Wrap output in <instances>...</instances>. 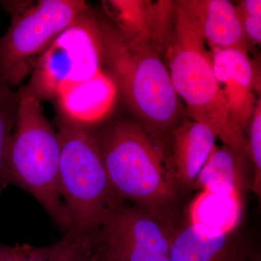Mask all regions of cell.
Returning a JSON list of instances; mask_svg holds the SVG:
<instances>
[{
	"label": "cell",
	"instance_id": "cell-1",
	"mask_svg": "<svg viewBox=\"0 0 261 261\" xmlns=\"http://www.w3.org/2000/svg\"><path fill=\"white\" fill-rule=\"evenodd\" d=\"M117 198L171 224H181L182 196L166 143L138 122L119 120L97 132Z\"/></svg>",
	"mask_w": 261,
	"mask_h": 261
},
{
	"label": "cell",
	"instance_id": "cell-2",
	"mask_svg": "<svg viewBox=\"0 0 261 261\" xmlns=\"http://www.w3.org/2000/svg\"><path fill=\"white\" fill-rule=\"evenodd\" d=\"M103 63L118 89L151 135L166 142L186 118L161 53L152 46L128 43L116 27L99 20Z\"/></svg>",
	"mask_w": 261,
	"mask_h": 261
},
{
	"label": "cell",
	"instance_id": "cell-3",
	"mask_svg": "<svg viewBox=\"0 0 261 261\" xmlns=\"http://www.w3.org/2000/svg\"><path fill=\"white\" fill-rule=\"evenodd\" d=\"M18 118L10 139L0 184L31 194L65 233L70 224L59 190L61 145L58 132L43 113L41 101L19 90Z\"/></svg>",
	"mask_w": 261,
	"mask_h": 261
},
{
	"label": "cell",
	"instance_id": "cell-4",
	"mask_svg": "<svg viewBox=\"0 0 261 261\" xmlns=\"http://www.w3.org/2000/svg\"><path fill=\"white\" fill-rule=\"evenodd\" d=\"M59 190L70 224V233L95 238L108 212L122 201L108 179L97 132L60 117Z\"/></svg>",
	"mask_w": 261,
	"mask_h": 261
},
{
	"label": "cell",
	"instance_id": "cell-5",
	"mask_svg": "<svg viewBox=\"0 0 261 261\" xmlns=\"http://www.w3.org/2000/svg\"><path fill=\"white\" fill-rule=\"evenodd\" d=\"M173 25L174 39L166 53L168 70L187 116L210 126L224 145L250 156L246 135L231 119L205 41L175 6Z\"/></svg>",
	"mask_w": 261,
	"mask_h": 261
},
{
	"label": "cell",
	"instance_id": "cell-6",
	"mask_svg": "<svg viewBox=\"0 0 261 261\" xmlns=\"http://www.w3.org/2000/svg\"><path fill=\"white\" fill-rule=\"evenodd\" d=\"M0 5L12 17L0 37V80L10 87L21 83L55 39L89 10L81 0H43L24 8L10 2Z\"/></svg>",
	"mask_w": 261,
	"mask_h": 261
},
{
	"label": "cell",
	"instance_id": "cell-7",
	"mask_svg": "<svg viewBox=\"0 0 261 261\" xmlns=\"http://www.w3.org/2000/svg\"><path fill=\"white\" fill-rule=\"evenodd\" d=\"M102 64L99 20L89 10L49 44L23 87L40 101L51 99L65 86L93 77Z\"/></svg>",
	"mask_w": 261,
	"mask_h": 261
},
{
	"label": "cell",
	"instance_id": "cell-8",
	"mask_svg": "<svg viewBox=\"0 0 261 261\" xmlns=\"http://www.w3.org/2000/svg\"><path fill=\"white\" fill-rule=\"evenodd\" d=\"M179 225L121 202L108 212L92 245L111 261H170Z\"/></svg>",
	"mask_w": 261,
	"mask_h": 261
},
{
	"label": "cell",
	"instance_id": "cell-9",
	"mask_svg": "<svg viewBox=\"0 0 261 261\" xmlns=\"http://www.w3.org/2000/svg\"><path fill=\"white\" fill-rule=\"evenodd\" d=\"M104 5L127 42L167 53L174 39L173 2L112 0Z\"/></svg>",
	"mask_w": 261,
	"mask_h": 261
},
{
	"label": "cell",
	"instance_id": "cell-10",
	"mask_svg": "<svg viewBox=\"0 0 261 261\" xmlns=\"http://www.w3.org/2000/svg\"><path fill=\"white\" fill-rule=\"evenodd\" d=\"M260 252L238 229L221 231L184 221L176 228L170 261H248Z\"/></svg>",
	"mask_w": 261,
	"mask_h": 261
},
{
	"label": "cell",
	"instance_id": "cell-11",
	"mask_svg": "<svg viewBox=\"0 0 261 261\" xmlns=\"http://www.w3.org/2000/svg\"><path fill=\"white\" fill-rule=\"evenodd\" d=\"M211 53L215 75L224 94L233 123L245 132L257 102L260 79L243 48L214 49Z\"/></svg>",
	"mask_w": 261,
	"mask_h": 261
},
{
	"label": "cell",
	"instance_id": "cell-12",
	"mask_svg": "<svg viewBox=\"0 0 261 261\" xmlns=\"http://www.w3.org/2000/svg\"><path fill=\"white\" fill-rule=\"evenodd\" d=\"M174 5L212 49L243 48L248 41L237 13L226 0H180Z\"/></svg>",
	"mask_w": 261,
	"mask_h": 261
},
{
	"label": "cell",
	"instance_id": "cell-13",
	"mask_svg": "<svg viewBox=\"0 0 261 261\" xmlns=\"http://www.w3.org/2000/svg\"><path fill=\"white\" fill-rule=\"evenodd\" d=\"M118 90L111 75L102 70L88 80L68 84L56 97L61 117L92 127L108 116L113 107Z\"/></svg>",
	"mask_w": 261,
	"mask_h": 261
},
{
	"label": "cell",
	"instance_id": "cell-14",
	"mask_svg": "<svg viewBox=\"0 0 261 261\" xmlns=\"http://www.w3.org/2000/svg\"><path fill=\"white\" fill-rule=\"evenodd\" d=\"M216 138L210 126L187 118L173 129L170 158L182 196L192 190L216 145Z\"/></svg>",
	"mask_w": 261,
	"mask_h": 261
},
{
	"label": "cell",
	"instance_id": "cell-15",
	"mask_svg": "<svg viewBox=\"0 0 261 261\" xmlns=\"http://www.w3.org/2000/svg\"><path fill=\"white\" fill-rule=\"evenodd\" d=\"M250 156L226 145H215L192 190L238 193L243 196L253 187Z\"/></svg>",
	"mask_w": 261,
	"mask_h": 261
},
{
	"label": "cell",
	"instance_id": "cell-16",
	"mask_svg": "<svg viewBox=\"0 0 261 261\" xmlns=\"http://www.w3.org/2000/svg\"><path fill=\"white\" fill-rule=\"evenodd\" d=\"M243 197L238 193L201 191L189 207L187 220L221 231L238 229L243 216Z\"/></svg>",
	"mask_w": 261,
	"mask_h": 261
},
{
	"label": "cell",
	"instance_id": "cell-17",
	"mask_svg": "<svg viewBox=\"0 0 261 261\" xmlns=\"http://www.w3.org/2000/svg\"><path fill=\"white\" fill-rule=\"evenodd\" d=\"M89 242L88 238L68 233L57 243L44 247L0 243V261H70Z\"/></svg>",
	"mask_w": 261,
	"mask_h": 261
},
{
	"label": "cell",
	"instance_id": "cell-18",
	"mask_svg": "<svg viewBox=\"0 0 261 261\" xmlns=\"http://www.w3.org/2000/svg\"><path fill=\"white\" fill-rule=\"evenodd\" d=\"M19 107V93L0 80V178L10 139L14 132Z\"/></svg>",
	"mask_w": 261,
	"mask_h": 261
},
{
	"label": "cell",
	"instance_id": "cell-19",
	"mask_svg": "<svg viewBox=\"0 0 261 261\" xmlns=\"http://www.w3.org/2000/svg\"><path fill=\"white\" fill-rule=\"evenodd\" d=\"M249 152L254 171L252 191L260 198L261 193V102L259 99L248 124Z\"/></svg>",
	"mask_w": 261,
	"mask_h": 261
},
{
	"label": "cell",
	"instance_id": "cell-20",
	"mask_svg": "<svg viewBox=\"0 0 261 261\" xmlns=\"http://www.w3.org/2000/svg\"><path fill=\"white\" fill-rule=\"evenodd\" d=\"M247 40L255 44L261 42V16L237 11Z\"/></svg>",
	"mask_w": 261,
	"mask_h": 261
},
{
	"label": "cell",
	"instance_id": "cell-21",
	"mask_svg": "<svg viewBox=\"0 0 261 261\" xmlns=\"http://www.w3.org/2000/svg\"><path fill=\"white\" fill-rule=\"evenodd\" d=\"M92 243H89L82 251L79 252L70 261H88L90 255Z\"/></svg>",
	"mask_w": 261,
	"mask_h": 261
},
{
	"label": "cell",
	"instance_id": "cell-22",
	"mask_svg": "<svg viewBox=\"0 0 261 261\" xmlns=\"http://www.w3.org/2000/svg\"><path fill=\"white\" fill-rule=\"evenodd\" d=\"M88 261H111L107 257L102 255L100 252H98L93 246L91 249L90 255H89Z\"/></svg>",
	"mask_w": 261,
	"mask_h": 261
},
{
	"label": "cell",
	"instance_id": "cell-23",
	"mask_svg": "<svg viewBox=\"0 0 261 261\" xmlns=\"http://www.w3.org/2000/svg\"><path fill=\"white\" fill-rule=\"evenodd\" d=\"M248 261H261V255L260 252L255 254L253 257H252Z\"/></svg>",
	"mask_w": 261,
	"mask_h": 261
}]
</instances>
